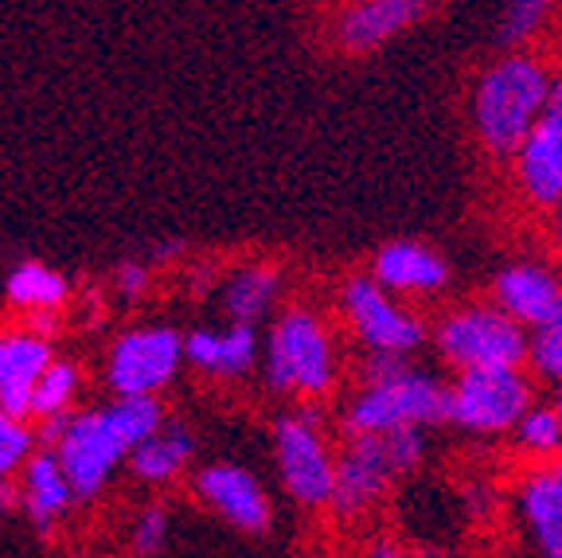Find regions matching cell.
I'll return each mask as SVG.
<instances>
[{
	"mask_svg": "<svg viewBox=\"0 0 562 558\" xmlns=\"http://www.w3.org/2000/svg\"><path fill=\"white\" fill-rule=\"evenodd\" d=\"M559 70L536 52H496L469 82V133L488 160L508 165L551 102Z\"/></svg>",
	"mask_w": 562,
	"mask_h": 558,
	"instance_id": "1",
	"label": "cell"
},
{
	"mask_svg": "<svg viewBox=\"0 0 562 558\" xmlns=\"http://www.w3.org/2000/svg\"><path fill=\"white\" fill-rule=\"evenodd\" d=\"M449 414V379L418 359L363 356L356 391L340 414L344 437H386L398 429H434Z\"/></svg>",
	"mask_w": 562,
	"mask_h": 558,
	"instance_id": "2",
	"label": "cell"
},
{
	"mask_svg": "<svg viewBox=\"0 0 562 558\" xmlns=\"http://www.w3.org/2000/svg\"><path fill=\"white\" fill-rule=\"evenodd\" d=\"M344 359L336 328L325 313L305 301L285 305L262 336V379L273 394L328 399L340 383Z\"/></svg>",
	"mask_w": 562,
	"mask_h": 558,
	"instance_id": "3",
	"label": "cell"
},
{
	"mask_svg": "<svg viewBox=\"0 0 562 558\" xmlns=\"http://www.w3.org/2000/svg\"><path fill=\"white\" fill-rule=\"evenodd\" d=\"M531 332L512 321L488 297L453 301L430 324V344L449 371H492V367H527Z\"/></svg>",
	"mask_w": 562,
	"mask_h": 558,
	"instance_id": "4",
	"label": "cell"
},
{
	"mask_svg": "<svg viewBox=\"0 0 562 558\" xmlns=\"http://www.w3.org/2000/svg\"><path fill=\"white\" fill-rule=\"evenodd\" d=\"M336 309H340L351 344L363 356L414 359L430 344V321L418 313V305L383 289L368 270L344 278L340 293H336Z\"/></svg>",
	"mask_w": 562,
	"mask_h": 558,
	"instance_id": "5",
	"label": "cell"
},
{
	"mask_svg": "<svg viewBox=\"0 0 562 558\" xmlns=\"http://www.w3.org/2000/svg\"><path fill=\"white\" fill-rule=\"evenodd\" d=\"M273 465L281 472V489L305 512H321L333 504L336 489V449L328 442V426L313 402L285 411L270 426Z\"/></svg>",
	"mask_w": 562,
	"mask_h": 558,
	"instance_id": "6",
	"label": "cell"
},
{
	"mask_svg": "<svg viewBox=\"0 0 562 558\" xmlns=\"http://www.w3.org/2000/svg\"><path fill=\"white\" fill-rule=\"evenodd\" d=\"M539 402L536 376L524 367H492V371H457L449 379L446 422L465 437L496 442L512 437L531 406Z\"/></svg>",
	"mask_w": 562,
	"mask_h": 558,
	"instance_id": "7",
	"label": "cell"
},
{
	"mask_svg": "<svg viewBox=\"0 0 562 558\" xmlns=\"http://www.w3.org/2000/svg\"><path fill=\"white\" fill-rule=\"evenodd\" d=\"M184 359V336L168 324H149V328L122 332L105 359V383L117 399L133 394H157L180 371Z\"/></svg>",
	"mask_w": 562,
	"mask_h": 558,
	"instance_id": "8",
	"label": "cell"
},
{
	"mask_svg": "<svg viewBox=\"0 0 562 558\" xmlns=\"http://www.w3.org/2000/svg\"><path fill=\"white\" fill-rule=\"evenodd\" d=\"M398 480L406 477L386 449V437H348L336 457V489L328 507L340 520H363L395 492Z\"/></svg>",
	"mask_w": 562,
	"mask_h": 558,
	"instance_id": "9",
	"label": "cell"
},
{
	"mask_svg": "<svg viewBox=\"0 0 562 558\" xmlns=\"http://www.w3.org/2000/svg\"><path fill=\"white\" fill-rule=\"evenodd\" d=\"M55 457H59L70 489H75V500H94L105 489L110 472L117 469V461L130 457V449H125L122 434L114 429V422H110V414L102 406V411L75 414L63 442L55 445Z\"/></svg>",
	"mask_w": 562,
	"mask_h": 558,
	"instance_id": "10",
	"label": "cell"
},
{
	"mask_svg": "<svg viewBox=\"0 0 562 558\" xmlns=\"http://www.w3.org/2000/svg\"><path fill=\"white\" fill-rule=\"evenodd\" d=\"M368 274L391 293L406 297V301H438L449 286H453V266L449 258L426 238H386L375 254H371Z\"/></svg>",
	"mask_w": 562,
	"mask_h": 558,
	"instance_id": "11",
	"label": "cell"
},
{
	"mask_svg": "<svg viewBox=\"0 0 562 558\" xmlns=\"http://www.w3.org/2000/svg\"><path fill=\"white\" fill-rule=\"evenodd\" d=\"M434 4L438 0H348L333 16V44L351 59L383 52L430 16Z\"/></svg>",
	"mask_w": 562,
	"mask_h": 558,
	"instance_id": "12",
	"label": "cell"
},
{
	"mask_svg": "<svg viewBox=\"0 0 562 558\" xmlns=\"http://www.w3.org/2000/svg\"><path fill=\"white\" fill-rule=\"evenodd\" d=\"M195 496L246 535H266L273 524V500L266 484L235 461L203 465L195 472Z\"/></svg>",
	"mask_w": 562,
	"mask_h": 558,
	"instance_id": "13",
	"label": "cell"
},
{
	"mask_svg": "<svg viewBox=\"0 0 562 558\" xmlns=\"http://www.w3.org/2000/svg\"><path fill=\"white\" fill-rule=\"evenodd\" d=\"M512 188L519 203L539 215L562 208V118L543 114V122L527 133V141L508 160Z\"/></svg>",
	"mask_w": 562,
	"mask_h": 558,
	"instance_id": "14",
	"label": "cell"
},
{
	"mask_svg": "<svg viewBox=\"0 0 562 558\" xmlns=\"http://www.w3.org/2000/svg\"><path fill=\"white\" fill-rule=\"evenodd\" d=\"M488 301L531 332L562 301L559 266H551L547 258H508L492 270Z\"/></svg>",
	"mask_w": 562,
	"mask_h": 558,
	"instance_id": "15",
	"label": "cell"
},
{
	"mask_svg": "<svg viewBox=\"0 0 562 558\" xmlns=\"http://www.w3.org/2000/svg\"><path fill=\"white\" fill-rule=\"evenodd\" d=\"M512 515L536 558H562V477L554 465H531L512 489Z\"/></svg>",
	"mask_w": 562,
	"mask_h": 558,
	"instance_id": "16",
	"label": "cell"
},
{
	"mask_svg": "<svg viewBox=\"0 0 562 558\" xmlns=\"http://www.w3.org/2000/svg\"><path fill=\"white\" fill-rule=\"evenodd\" d=\"M184 359L215 379H246L262 367V336L258 324H235L227 328H195L184 336Z\"/></svg>",
	"mask_w": 562,
	"mask_h": 558,
	"instance_id": "17",
	"label": "cell"
},
{
	"mask_svg": "<svg viewBox=\"0 0 562 558\" xmlns=\"http://www.w3.org/2000/svg\"><path fill=\"white\" fill-rule=\"evenodd\" d=\"M55 364L52 344L35 332H9L0 336V411L12 418H32V394L44 371Z\"/></svg>",
	"mask_w": 562,
	"mask_h": 558,
	"instance_id": "18",
	"label": "cell"
},
{
	"mask_svg": "<svg viewBox=\"0 0 562 558\" xmlns=\"http://www.w3.org/2000/svg\"><path fill=\"white\" fill-rule=\"evenodd\" d=\"M20 489H24L27 520L35 524V532H44V535L55 527V520H63V512H67L70 500H75V489H70V480H67V472H63L55 449H35V457L24 465Z\"/></svg>",
	"mask_w": 562,
	"mask_h": 558,
	"instance_id": "19",
	"label": "cell"
},
{
	"mask_svg": "<svg viewBox=\"0 0 562 558\" xmlns=\"http://www.w3.org/2000/svg\"><path fill=\"white\" fill-rule=\"evenodd\" d=\"M285 278L278 263H246L223 286V313L235 324H258L273 305H278Z\"/></svg>",
	"mask_w": 562,
	"mask_h": 558,
	"instance_id": "20",
	"label": "cell"
},
{
	"mask_svg": "<svg viewBox=\"0 0 562 558\" xmlns=\"http://www.w3.org/2000/svg\"><path fill=\"white\" fill-rule=\"evenodd\" d=\"M192 457H195L192 434L184 426H176V422H165L160 434H153L149 442L137 445L130 454V469L140 480H149V484H168V480H176L192 465Z\"/></svg>",
	"mask_w": 562,
	"mask_h": 558,
	"instance_id": "21",
	"label": "cell"
},
{
	"mask_svg": "<svg viewBox=\"0 0 562 558\" xmlns=\"http://www.w3.org/2000/svg\"><path fill=\"white\" fill-rule=\"evenodd\" d=\"M562 0H501V12H496V47L501 52H524V47H536L547 35L551 20L559 16Z\"/></svg>",
	"mask_w": 562,
	"mask_h": 558,
	"instance_id": "22",
	"label": "cell"
},
{
	"mask_svg": "<svg viewBox=\"0 0 562 558\" xmlns=\"http://www.w3.org/2000/svg\"><path fill=\"white\" fill-rule=\"evenodd\" d=\"M9 301L24 313H55L67 301V278L44 263H20L4 286Z\"/></svg>",
	"mask_w": 562,
	"mask_h": 558,
	"instance_id": "23",
	"label": "cell"
},
{
	"mask_svg": "<svg viewBox=\"0 0 562 558\" xmlns=\"http://www.w3.org/2000/svg\"><path fill=\"white\" fill-rule=\"evenodd\" d=\"M512 445L527 461L551 465L562 457V414L554 411V402H536L531 411L519 418V426L512 429Z\"/></svg>",
	"mask_w": 562,
	"mask_h": 558,
	"instance_id": "24",
	"label": "cell"
},
{
	"mask_svg": "<svg viewBox=\"0 0 562 558\" xmlns=\"http://www.w3.org/2000/svg\"><path fill=\"white\" fill-rule=\"evenodd\" d=\"M105 414H110V422H114V429L122 434L125 449H137V445H145L153 434H160L165 429V406H160L157 394H133V399H117L105 406Z\"/></svg>",
	"mask_w": 562,
	"mask_h": 558,
	"instance_id": "25",
	"label": "cell"
},
{
	"mask_svg": "<svg viewBox=\"0 0 562 558\" xmlns=\"http://www.w3.org/2000/svg\"><path fill=\"white\" fill-rule=\"evenodd\" d=\"M527 371L539 383L562 387V301L527 336Z\"/></svg>",
	"mask_w": 562,
	"mask_h": 558,
	"instance_id": "26",
	"label": "cell"
},
{
	"mask_svg": "<svg viewBox=\"0 0 562 558\" xmlns=\"http://www.w3.org/2000/svg\"><path fill=\"white\" fill-rule=\"evenodd\" d=\"M79 394V367L67 364V359H55L44 371V379L35 383L32 394V418H52V414L70 411V402Z\"/></svg>",
	"mask_w": 562,
	"mask_h": 558,
	"instance_id": "27",
	"label": "cell"
},
{
	"mask_svg": "<svg viewBox=\"0 0 562 558\" xmlns=\"http://www.w3.org/2000/svg\"><path fill=\"white\" fill-rule=\"evenodd\" d=\"M35 442L40 437L27 429L24 418H12L9 411H0V477H12L35 457Z\"/></svg>",
	"mask_w": 562,
	"mask_h": 558,
	"instance_id": "28",
	"label": "cell"
},
{
	"mask_svg": "<svg viewBox=\"0 0 562 558\" xmlns=\"http://www.w3.org/2000/svg\"><path fill=\"white\" fill-rule=\"evenodd\" d=\"M165 539H168V512L160 504H149L137 515V524H133V550H137V558H157Z\"/></svg>",
	"mask_w": 562,
	"mask_h": 558,
	"instance_id": "29",
	"label": "cell"
},
{
	"mask_svg": "<svg viewBox=\"0 0 562 558\" xmlns=\"http://www.w3.org/2000/svg\"><path fill=\"white\" fill-rule=\"evenodd\" d=\"M114 281H117V289H122V297H140L149 289V270L140 263H122L114 270Z\"/></svg>",
	"mask_w": 562,
	"mask_h": 558,
	"instance_id": "30",
	"label": "cell"
},
{
	"mask_svg": "<svg viewBox=\"0 0 562 558\" xmlns=\"http://www.w3.org/2000/svg\"><path fill=\"white\" fill-rule=\"evenodd\" d=\"M70 422H75V414L63 411V414H52V418L40 422V429H35V437L44 442V449H55V445L63 442V434L70 429Z\"/></svg>",
	"mask_w": 562,
	"mask_h": 558,
	"instance_id": "31",
	"label": "cell"
},
{
	"mask_svg": "<svg viewBox=\"0 0 562 558\" xmlns=\"http://www.w3.org/2000/svg\"><path fill=\"white\" fill-rule=\"evenodd\" d=\"M363 558H430V555H426V550L406 547V543H398V539H375Z\"/></svg>",
	"mask_w": 562,
	"mask_h": 558,
	"instance_id": "32",
	"label": "cell"
},
{
	"mask_svg": "<svg viewBox=\"0 0 562 558\" xmlns=\"http://www.w3.org/2000/svg\"><path fill=\"white\" fill-rule=\"evenodd\" d=\"M16 507H24V489L12 477H0V515H12Z\"/></svg>",
	"mask_w": 562,
	"mask_h": 558,
	"instance_id": "33",
	"label": "cell"
},
{
	"mask_svg": "<svg viewBox=\"0 0 562 558\" xmlns=\"http://www.w3.org/2000/svg\"><path fill=\"white\" fill-rule=\"evenodd\" d=\"M547 246L562 258V208H554L551 215H547Z\"/></svg>",
	"mask_w": 562,
	"mask_h": 558,
	"instance_id": "34",
	"label": "cell"
},
{
	"mask_svg": "<svg viewBox=\"0 0 562 558\" xmlns=\"http://www.w3.org/2000/svg\"><path fill=\"white\" fill-rule=\"evenodd\" d=\"M547 114H559V118H562V70L554 75V87H551V102H547Z\"/></svg>",
	"mask_w": 562,
	"mask_h": 558,
	"instance_id": "35",
	"label": "cell"
},
{
	"mask_svg": "<svg viewBox=\"0 0 562 558\" xmlns=\"http://www.w3.org/2000/svg\"><path fill=\"white\" fill-rule=\"evenodd\" d=\"M551 402H554V411L562 414V387H554V391H551Z\"/></svg>",
	"mask_w": 562,
	"mask_h": 558,
	"instance_id": "36",
	"label": "cell"
},
{
	"mask_svg": "<svg viewBox=\"0 0 562 558\" xmlns=\"http://www.w3.org/2000/svg\"><path fill=\"white\" fill-rule=\"evenodd\" d=\"M554 465V469H559V477H562V457H559V461H551Z\"/></svg>",
	"mask_w": 562,
	"mask_h": 558,
	"instance_id": "37",
	"label": "cell"
}]
</instances>
